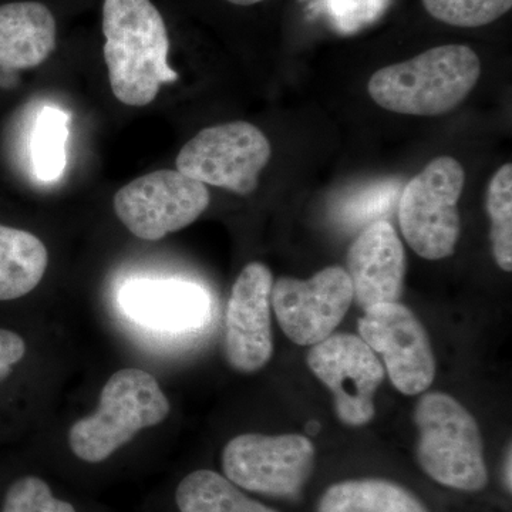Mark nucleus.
Returning <instances> with one entry per match:
<instances>
[{
    "mask_svg": "<svg viewBox=\"0 0 512 512\" xmlns=\"http://www.w3.org/2000/svg\"><path fill=\"white\" fill-rule=\"evenodd\" d=\"M103 35L111 92L120 103L148 106L163 84L177 82L167 62V26L151 0H104Z\"/></svg>",
    "mask_w": 512,
    "mask_h": 512,
    "instance_id": "f257e3e1",
    "label": "nucleus"
},
{
    "mask_svg": "<svg viewBox=\"0 0 512 512\" xmlns=\"http://www.w3.org/2000/svg\"><path fill=\"white\" fill-rule=\"evenodd\" d=\"M480 76L481 62L471 47L444 45L377 70L367 90L384 110L434 117L460 106Z\"/></svg>",
    "mask_w": 512,
    "mask_h": 512,
    "instance_id": "f03ea898",
    "label": "nucleus"
},
{
    "mask_svg": "<svg viewBox=\"0 0 512 512\" xmlns=\"http://www.w3.org/2000/svg\"><path fill=\"white\" fill-rule=\"evenodd\" d=\"M421 470L444 487L478 493L488 485L484 441L476 419L446 393L421 396L414 409Z\"/></svg>",
    "mask_w": 512,
    "mask_h": 512,
    "instance_id": "7ed1b4c3",
    "label": "nucleus"
},
{
    "mask_svg": "<svg viewBox=\"0 0 512 512\" xmlns=\"http://www.w3.org/2000/svg\"><path fill=\"white\" fill-rule=\"evenodd\" d=\"M170 409L156 377L140 369L119 370L104 384L96 412L73 424L70 448L86 463H101L138 431L163 423Z\"/></svg>",
    "mask_w": 512,
    "mask_h": 512,
    "instance_id": "20e7f679",
    "label": "nucleus"
},
{
    "mask_svg": "<svg viewBox=\"0 0 512 512\" xmlns=\"http://www.w3.org/2000/svg\"><path fill=\"white\" fill-rule=\"evenodd\" d=\"M466 173L453 157H437L407 183L399 204L400 228L421 258L439 261L454 254L461 234L458 200Z\"/></svg>",
    "mask_w": 512,
    "mask_h": 512,
    "instance_id": "39448f33",
    "label": "nucleus"
},
{
    "mask_svg": "<svg viewBox=\"0 0 512 512\" xmlns=\"http://www.w3.org/2000/svg\"><path fill=\"white\" fill-rule=\"evenodd\" d=\"M268 137L254 124L232 121L201 130L178 153L177 171L201 184L252 194L271 160Z\"/></svg>",
    "mask_w": 512,
    "mask_h": 512,
    "instance_id": "423d86ee",
    "label": "nucleus"
},
{
    "mask_svg": "<svg viewBox=\"0 0 512 512\" xmlns=\"http://www.w3.org/2000/svg\"><path fill=\"white\" fill-rule=\"evenodd\" d=\"M316 451L301 434H241L222 451L225 477L249 493L298 500L315 470Z\"/></svg>",
    "mask_w": 512,
    "mask_h": 512,
    "instance_id": "0eeeda50",
    "label": "nucleus"
},
{
    "mask_svg": "<svg viewBox=\"0 0 512 512\" xmlns=\"http://www.w3.org/2000/svg\"><path fill=\"white\" fill-rule=\"evenodd\" d=\"M208 188L177 170H158L114 195V212L134 237L160 241L190 227L210 207Z\"/></svg>",
    "mask_w": 512,
    "mask_h": 512,
    "instance_id": "6e6552de",
    "label": "nucleus"
},
{
    "mask_svg": "<svg viewBox=\"0 0 512 512\" xmlns=\"http://www.w3.org/2000/svg\"><path fill=\"white\" fill-rule=\"evenodd\" d=\"M353 303L346 269L329 266L311 279L281 278L272 285L271 308L286 338L313 346L333 335Z\"/></svg>",
    "mask_w": 512,
    "mask_h": 512,
    "instance_id": "1a4fd4ad",
    "label": "nucleus"
},
{
    "mask_svg": "<svg viewBox=\"0 0 512 512\" xmlns=\"http://www.w3.org/2000/svg\"><path fill=\"white\" fill-rule=\"evenodd\" d=\"M360 338L383 357L390 382L407 396L426 392L436 377V357L423 323L400 302L366 309Z\"/></svg>",
    "mask_w": 512,
    "mask_h": 512,
    "instance_id": "9d476101",
    "label": "nucleus"
},
{
    "mask_svg": "<svg viewBox=\"0 0 512 512\" xmlns=\"http://www.w3.org/2000/svg\"><path fill=\"white\" fill-rule=\"evenodd\" d=\"M308 366L335 396L336 416L343 424L362 427L373 420L384 367L365 340L348 333L330 335L312 346Z\"/></svg>",
    "mask_w": 512,
    "mask_h": 512,
    "instance_id": "9b49d317",
    "label": "nucleus"
},
{
    "mask_svg": "<svg viewBox=\"0 0 512 512\" xmlns=\"http://www.w3.org/2000/svg\"><path fill=\"white\" fill-rule=\"evenodd\" d=\"M272 272L261 262L242 269L232 286L225 316V357L241 373L268 365L274 353L271 329Z\"/></svg>",
    "mask_w": 512,
    "mask_h": 512,
    "instance_id": "f8f14e48",
    "label": "nucleus"
},
{
    "mask_svg": "<svg viewBox=\"0 0 512 512\" xmlns=\"http://www.w3.org/2000/svg\"><path fill=\"white\" fill-rule=\"evenodd\" d=\"M353 302L366 311L380 303L400 302L406 275V254L396 229L376 221L355 239L348 252Z\"/></svg>",
    "mask_w": 512,
    "mask_h": 512,
    "instance_id": "ddd939ff",
    "label": "nucleus"
},
{
    "mask_svg": "<svg viewBox=\"0 0 512 512\" xmlns=\"http://www.w3.org/2000/svg\"><path fill=\"white\" fill-rule=\"evenodd\" d=\"M123 311L131 319L160 330L200 328L210 316V298L201 286L180 281L128 282L120 291Z\"/></svg>",
    "mask_w": 512,
    "mask_h": 512,
    "instance_id": "4468645a",
    "label": "nucleus"
},
{
    "mask_svg": "<svg viewBox=\"0 0 512 512\" xmlns=\"http://www.w3.org/2000/svg\"><path fill=\"white\" fill-rule=\"evenodd\" d=\"M57 25L52 10L39 2L0 6V69L40 66L55 52Z\"/></svg>",
    "mask_w": 512,
    "mask_h": 512,
    "instance_id": "2eb2a0df",
    "label": "nucleus"
},
{
    "mask_svg": "<svg viewBox=\"0 0 512 512\" xmlns=\"http://www.w3.org/2000/svg\"><path fill=\"white\" fill-rule=\"evenodd\" d=\"M316 512H430L409 488L383 480L362 478L330 485Z\"/></svg>",
    "mask_w": 512,
    "mask_h": 512,
    "instance_id": "dca6fc26",
    "label": "nucleus"
},
{
    "mask_svg": "<svg viewBox=\"0 0 512 512\" xmlns=\"http://www.w3.org/2000/svg\"><path fill=\"white\" fill-rule=\"evenodd\" d=\"M49 265L46 245L36 235L0 225V301L28 295Z\"/></svg>",
    "mask_w": 512,
    "mask_h": 512,
    "instance_id": "f3484780",
    "label": "nucleus"
},
{
    "mask_svg": "<svg viewBox=\"0 0 512 512\" xmlns=\"http://www.w3.org/2000/svg\"><path fill=\"white\" fill-rule=\"evenodd\" d=\"M175 503L180 512H279L259 503L211 470H197L178 484Z\"/></svg>",
    "mask_w": 512,
    "mask_h": 512,
    "instance_id": "a211bd4d",
    "label": "nucleus"
},
{
    "mask_svg": "<svg viewBox=\"0 0 512 512\" xmlns=\"http://www.w3.org/2000/svg\"><path fill=\"white\" fill-rule=\"evenodd\" d=\"M67 137L66 114L53 107L43 110L33 133L32 161L37 177L45 183L59 180L66 170Z\"/></svg>",
    "mask_w": 512,
    "mask_h": 512,
    "instance_id": "6ab92c4d",
    "label": "nucleus"
},
{
    "mask_svg": "<svg viewBox=\"0 0 512 512\" xmlns=\"http://www.w3.org/2000/svg\"><path fill=\"white\" fill-rule=\"evenodd\" d=\"M487 211L491 220V245L495 262L512 271V165L504 164L491 178L487 190Z\"/></svg>",
    "mask_w": 512,
    "mask_h": 512,
    "instance_id": "aec40b11",
    "label": "nucleus"
},
{
    "mask_svg": "<svg viewBox=\"0 0 512 512\" xmlns=\"http://www.w3.org/2000/svg\"><path fill=\"white\" fill-rule=\"evenodd\" d=\"M424 9L439 22L456 28H481L510 12L512 0H423Z\"/></svg>",
    "mask_w": 512,
    "mask_h": 512,
    "instance_id": "412c9836",
    "label": "nucleus"
},
{
    "mask_svg": "<svg viewBox=\"0 0 512 512\" xmlns=\"http://www.w3.org/2000/svg\"><path fill=\"white\" fill-rule=\"evenodd\" d=\"M2 512H76L72 504L59 500L39 477L19 478L10 485Z\"/></svg>",
    "mask_w": 512,
    "mask_h": 512,
    "instance_id": "4be33fe9",
    "label": "nucleus"
},
{
    "mask_svg": "<svg viewBox=\"0 0 512 512\" xmlns=\"http://www.w3.org/2000/svg\"><path fill=\"white\" fill-rule=\"evenodd\" d=\"M25 340L18 333L0 329V382L10 375L13 367L25 357Z\"/></svg>",
    "mask_w": 512,
    "mask_h": 512,
    "instance_id": "5701e85b",
    "label": "nucleus"
},
{
    "mask_svg": "<svg viewBox=\"0 0 512 512\" xmlns=\"http://www.w3.org/2000/svg\"><path fill=\"white\" fill-rule=\"evenodd\" d=\"M511 461H512L511 446H508V451H507V454H505V458H504L503 483H504L505 490H507L508 493H510V494H511V488H512Z\"/></svg>",
    "mask_w": 512,
    "mask_h": 512,
    "instance_id": "b1692460",
    "label": "nucleus"
},
{
    "mask_svg": "<svg viewBox=\"0 0 512 512\" xmlns=\"http://www.w3.org/2000/svg\"><path fill=\"white\" fill-rule=\"evenodd\" d=\"M227 2L237 6H252L256 5V3L264 2V0H227Z\"/></svg>",
    "mask_w": 512,
    "mask_h": 512,
    "instance_id": "393cba45",
    "label": "nucleus"
}]
</instances>
